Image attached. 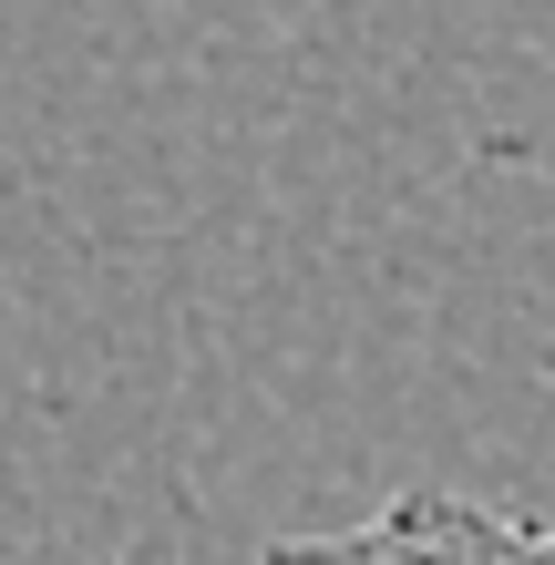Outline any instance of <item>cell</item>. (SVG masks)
Returning a JSON list of instances; mask_svg holds the SVG:
<instances>
[{
  "instance_id": "6da1fadb",
  "label": "cell",
  "mask_w": 555,
  "mask_h": 565,
  "mask_svg": "<svg viewBox=\"0 0 555 565\" xmlns=\"http://www.w3.org/2000/svg\"><path fill=\"white\" fill-rule=\"evenodd\" d=\"M257 565H555V524L483 504V493H452V483H412L350 524L268 545Z\"/></svg>"
}]
</instances>
